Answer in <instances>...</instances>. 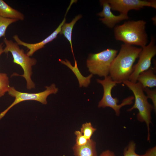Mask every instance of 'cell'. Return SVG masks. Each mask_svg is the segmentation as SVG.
<instances>
[{
  "label": "cell",
  "instance_id": "1",
  "mask_svg": "<svg viewBox=\"0 0 156 156\" xmlns=\"http://www.w3.org/2000/svg\"><path fill=\"white\" fill-rule=\"evenodd\" d=\"M142 50L131 45L123 44L113 60L110 68V76L119 83L129 80L133 71V64Z\"/></svg>",
  "mask_w": 156,
  "mask_h": 156
},
{
  "label": "cell",
  "instance_id": "2",
  "mask_svg": "<svg viewBox=\"0 0 156 156\" xmlns=\"http://www.w3.org/2000/svg\"><path fill=\"white\" fill-rule=\"evenodd\" d=\"M146 22L143 20L129 21L114 28L115 39L125 44L140 46L142 48L148 42L147 35L145 31Z\"/></svg>",
  "mask_w": 156,
  "mask_h": 156
},
{
  "label": "cell",
  "instance_id": "3",
  "mask_svg": "<svg viewBox=\"0 0 156 156\" xmlns=\"http://www.w3.org/2000/svg\"><path fill=\"white\" fill-rule=\"evenodd\" d=\"M5 47L3 49L4 53L10 52L12 56L13 62L19 65L23 69L24 73L20 76L26 80L27 88L31 90L35 87V84L32 81L31 76L32 74V67L36 63V60L30 58L25 53L23 49H21L16 43L11 40H8L6 38L3 39Z\"/></svg>",
  "mask_w": 156,
  "mask_h": 156
},
{
  "label": "cell",
  "instance_id": "4",
  "mask_svg": "<svg viewBox=\"0 0 156 156\" xmlns=\"http://www.w3.org/2000/svg\"><path fill=\"white\" fill-rule=\"evenodd\" d=\"M133 92L135 99L133 105L128 110L130 111L135 109H137L139 111L137 117L138 120L146 123L148 129L147 140H150L149 125L151 123V112L153 109V106L148 101V98L144 92L143 88L139 82L133 83L129 80L123 82Z\"/></svg>",
  "mask_w": 156,
  "mask_h": 156
},
{
  "label": "cell",
  "instance_id": "5",
  "mask_svg": "<svg viewBox=\"0 0 156 156\" xmlns=\"http://www.w3.org/2000/svg\"><path fill=\"white\" fill-rule=\"evenodd\" d=\"M117 53L116 50L108 49L96 53L90 54L86 61L89 71L91 74L100 77L108 76L111 64Z\"/></svg>",
  "mask_w": 156,
  "mask_h": 156
},
{
  "label": "cell",
  "instance_id": "6",
  "mask_svg": "<svg viewBox=\"0 0 156 156\" xmlns=\"http://www.w3.org/2000/svg\"><path fill=\"white\" fill-rule=\"evenodd\" d=\"M98 83H100L103 88V94L101 100L99 103V107L105 108L109 107L112 108L115 111L117 116L120 114V109L122 107L127 105H130L133 103L134 99L133 96H130L124 99L122 103L118 105L119 100L117 98H114L112 97L111 91L113 88L119 82L113 80L110 76L105 77L104 79L101 80L97 79Z\"/></svg>",
  "mask_w": 156,
  "mask_h": 156
},
{
  "label": "cell",
  "instance_id": "7",
  "mask_svg": "<svg viewBox=\"0 0 156 156\" xmlns=\"http://www.w3.org/2000/svg\"><path fill=\"white\" fill-rule=\"evenodd\" d=\"M44 91L37 93H28L18 91L13 87H10L8 92L9 95L15 98L13 103L6 109L0 113V120L8 112L16 105L21 102L28 100H34L38 101L42 104L47 103V98L50 94H56L58 89L54 84L49 86H46Z\"/></svg>",
  "mask_w": 156,
  "mask_h": 156
},
{
  "label": "cell",
  "instance_id": "8",
  "mask_svg": "<svg viewBox=\"0 0 156 156\" xmlns=\"http://www.w3.org/2000/svg\"><path fill=\"white\" fill-rule=\"evenodd\" d=\"M155 38L151 37L149 44L142 48L138 57L137 63L133 66V71L130 76L129 80L135 83L140 74L148 70L151 66V60L156 54V46Z\"/></svg>",
  "mask_w": 156,
  "mask_h": 156
},
{
  "label": "cell",
  "instance_id": "9",
  "mask_svg": "<svg viewBox=\"0 0 156 156\" xmlns=\"http://www.w3.org/2000/svg\"><path fill=\"white\" fill-rule=\"evenodd\" d=\"M112 10L119 12L120 14L128 15L132 10H139L145 7L156 8V1L141 0H107Z\"/></svg>",
  "mask_w": 156,
  "mask_h": 156
},
{
  "label": "cell",
  "instance_id": "10",
  "mask_svg": "<svg viewBox=\"0 0 156 156\" xmlns=\"http://www.w3.org/2000/svg\"><path fill=\"white\" fill-rule=\"evenodd\" d=\"M70 9L69 7L67 8L64 19L56 29L50 35L41 41L36 43H26L21 40L16 35L13 37V38L18 45L23 46L28 49L29 51L26 54L28 56L30 57L32 56L36 51L44 47L46 44L53 41L57 37V35L61 31L62 26L65 22L66 16Z\"/></svg>",
  "mask_w": 156,
  "mask_h": 156
},
{
  "label": "cell",
  "instance_id": "11",
  "mask_svg": "<svg viewBox=\"0 0 156 156\" xmlns=\"http://www.w3.org/2000/svg\"><path fill=\"white\" fill-rule=\"evenodd\" d=\"M100 4L103 6L102 11L97 14V15L103 18L99 20L108 27L112 28L115 25L120 21L129 18L128 15L120 14L118 15L114 14L111 11V7L107 0L100 1Z\"/></svg>",
  "mask_w": 156,
  "mask_h": 156
},
{
  "label": "cell",
  "instance_id": "12",
  "mask_svg": "<svg viewBox=\"0 0 156 156\" xmlns=\"http://www.w3.org/2000/svg\"><path fill=\"white\" fill-rule=\"evenodd\" d=\"M154 68L151 67L138 76L137 81L140 83L143 88L156 86V76L154 74Z\"/></svg>",
  "mask_w": 156,
  "mask_h": 156
},
{
  "label": "cell",
  "instance_id": "13",
  "mask_svg": "<svg viewBox=\"0 0 156 156\" xmlns=\"http://www.w3.org/2000/svg\"><path fill=\"white\" fill-rule=\"evenodd\" d=\"M73 148L75 156H98L95 142L92 139L83 146L75 144Z\"/></svg>",
  "mask_w": 156,
  "mask_h": 156
},
{
  "label": "cell",
  "instance_id": "14",
  "mask_svg": "<svg viewBox=\"0 0 156 156\" xmlns=\"http://www.w3.org/2000/svg\"><path fill=\"white\" fill-rule=\"evenodd\" d=\"M0 16L5 18L23 20V14L7 4L2 0H0Z\"/></svg>",
  "mask_w": 156,
  "mask_h": 156
},
{
  "label": "cell",
  "instance_id": "15",
  "mask_svg": "<svg viewBox=\"0 0 156 156\" xmlns=\"http://www.w3.org/2000/svg\"><path fill=\"white\" fill-rule=\"evenodd\" d=\"M65 61L59 60L60 62L63 64L70 69L74 73L77 72L75 75L77 76L79 80L80 87L82 86L84 87H87L90 82V79L92 77L93 75L90 74L87 77H84L81 74L79 71L77 67V62L76 60H75V66H73L71 64L70 62L67 60L66 59Z\"/></svg>",
  "mask_w": 156,
  "mask_h": 156
},
{
  "label": "cell",
  "instance_id": "16",
  "mask_svg": "<svg viewBox=\"0 0 156 156\" xmlns=\"http://www.w3.org/2000/svg\"><path fill=\"white\" fill-rule=\"evenodd\" d=\"M82 17V16L81 15L79 14L76 16L70 22L68 23L65 22L62 26L61 30L60 33V34H63L69 42L74 59L75 58L73 53L72 41V31L74 25Z\"/></svg>",
  "mask_w": 156,
  "mask_h": 156
},
{
  "label": "cell",
  "instance_id": "17",
  "mask_svg": "<svg viewBox=\"0 0 156 156\" xmlns=\"http://www.w3.org/2000/svg\"><path fill=\"white\" fill-rule=\"evenodd\" d=\"M10 87L9 78L7 74L0 73V97L8 92Z\"/></svg>",
  "mask_w": 156,
  "mask_h": 156
},
{
  "label": "cell",
  "instance_id": "18",
  "mask_svg": "<svg viewBox=\"0 0 156 156\" xmlns=\"http://www.w3.org/2000/svg\"><path fill=\"white\" fill-rule=\"evenodd\" d=\"M18 21L17 19L5 18L0 16V38L5 36L6 31L8 26Z\"/></svg>",
  "mask_w": 156,
  "mask_h": 156
},
{
  "label": "cell",
  "instance_id": "19",
  "mask_svg": "<svg viewBox=\"0 0 156 156\" xmlns=\"http://www.w3.org/2000/svg\"><path fill=\"white\" fill-rule=\"evenodd\" d=\"M96 130V129L93 127L90 122L83 124L81 128V132L88 140L91 139V137Z\"/></svg>",
  "mask_w": 156,
  "mask_h": 156
},
{
  "label": "cell",
  "instance_id": "20",
  "mask_svg": "<svg viewBox=\"0 0 156 156\" xmlns=\"http://www.w3.org/2000/svg\"><path fill=\"white\" fill-rule=\"evenodd\" d=\"M135 144L133 141L131 142L128 146L124 151V156H143L140 155L135 152Z\"/></svg>",
  "mask_w": 156,
  "mask_h": 156
},
{
  "label": "cell",
  "instance_id": "21",
  "mask_svg": "<svg viewBox=\"0 0 156 156\" xmlns=\"http://www.w3.org/2000/svg\"><path fill=\"white\" fill-rule=\"evenodd\" d=\"M75 133L76 135V143L75 144L79 146H81L85 145L88 142L89 140L83 134L81 131H76Z\"/></svg>",
  "mask_w": 156,
  "mask_h": 156
},
{
  "label": "cell",
  "instance_id": "22",
  "mask_svg": "<svg viewBox=\"0 0 156 156\" xmlns=\"http://www.w3.org/2000/svg\"><path fill=\"white\" fill-rule=\"evenodd\" d=\"M146 93L148 98H150L152 101L153 104V109L156 111V90H150L148 88H143Z\"/></svg>",
  "mask_w": 156,
  "mask_h": 156
},
{
  "label": "cell",
  "instance_id": "23",
  "mask_svg": "<svg viewBox=\"0 0 156 156\" xmlns=\"http://www.w3.org/2000/svg\"><path fill=\"white\" fill-rule=\"evenodd\" d=\"M156 147H155L148 150L143 156H156Z\"/></svg>",
  "mask_w": 156,
  "mask_h": 156
},
{
  "label": "cell",
  "instance_id": "24",
  "mask_svg": "<svg viewBox=\"0 0 156 156\" xmlns=\"http://www.w3.org/2000/svg\"><path fill=\"white\" fill-rule=\"evenodd\" d=\"M99 156H116V155L113 152L108 150L102 152Z\"/></svg>",
  "mask_w": 156,
  "mask_h": 156
},
{
  "label": "cell",
  "instance_id": "25",
  "mask_svg": "<svg viewBox=\"0 0 156 156\" xmlns=\"http://www.w3.org/2000/svg\"><path fill=\"white\" fill-rule=\"evenodd\" d=\"M4 46L3 43L2 42L0 44V56L3 53H4L3 47Z\"/></svg>",
  "mask_w": 156,
  "mask_h": 156
}]
</instances>
